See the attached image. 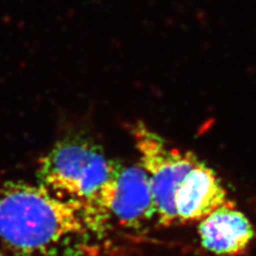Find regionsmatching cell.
<instances>
[{"mask_svg":"<svg viewBox=\"0 0 256 256\" xmlns=\"http://www.w3.org/2000/svg\"><path fill=\"white\" fill-rule=\"evenodd\" d=\"M109 221L38 184L9 182L0 190V242L18 256H82L104 238Z\"/></svg>","mask_w":256,"mask_h":256,"instance_id":"obj_1","label":"cell"},{"mask_svg":"<svg viewBox=\"0 0 256 256\" xmlns=\"http://www.w3.org/2000/svg\"><path fill=\"white\" fill-rule=\"evenodd\" d=\"M121 166L92 140L68 137L42 158L38 184L54 196L86 204L109 217L108 204Z\"/></svg>","mask_w":256,"mask_h":256,"instance_id":"obj_2","label":"cell"},{"mask_svg":"<svg viewBox=\"0 0 256 256\" xmlns=\"http://www.w3.org/2000/svg\"><path fill=\"white\" fill-rule=\"evenodd\" d=\"M132 136L140 164L148 176L156 205V222L164 228L178 226L174 202L176 191L201 160L194 153L172 148L143 122L132 127Z\"/></svg>","mask_w":256,"mask_h":256,"instance_id":"obj_3","label":"cell"},{"mask_svg":"<svg viewBox=\"0 0 256 256\" xmlns=\"http://www.w3.org/2000/svg\"><path fill=\"white\" fill-rule=\"evenodd\" d=\"M110 219L122 226L142 230L156 220V205L148 176L142 166L122 164L108 204Z\"/></svg>","mask_w":256,"mask_h":256,"instance_id":"obj_4","label":"cell"},{"mask_svg":"<svg viewBox=\"0 0 256 256\" xmlns=\"http://www.w3.org/2000/svg\"><path fill=\"white\" fill-rule=\"evenodd\" d=\"M174 202L178 224L200 222L219 208L236 206L217 173L202 160L182 180Z\"/></svg>","mask_w":256,"mask_h":256,"instance_id":"obj_5","label":"cell"},{"mask_svg":"<svg viewBox=\"0 0 256 256\" xmlns=\"http://www.w3.org/2000/svg\"><path fill=\"white\" fill-rule=\"evenodd\" d=\"M198 236L204 249L216 256H240L251 246L255 230L236 206H226L200 221Z\"/></svg>","mask_w":256,"mask_h":256,"instance_id":"obj_6","label":"cell"},{"mask_svg":"<svg viewBox=\"0 0 256 256\" xmlns=\"http://www.w3.org/2000/svg\"><path fill=\"white\" fill-rule=\"evenodd\" d=\"M0 256H6V254L2 249H0Z\"/></svg>","mask_w":256,"mask_h":256,"instance_id":"obj_7","label":"cell"}]
</instances>
